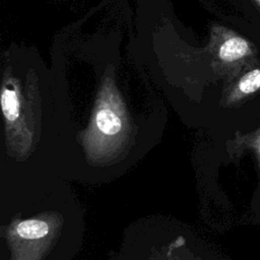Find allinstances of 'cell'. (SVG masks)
<instances>
[{
  "instance_id": "6da1fadb",
  "label": "cell",
  "mask_w": 260,
  "mask_h": 260,
  "mask_svg": "<svg viewBox=\"0 0 260 260\" xmlns=\"http://www.w3.org/2000/svg\"><path fill=\"white\" fill-rule=\"evenodd\" d=\"M132 135L130 117L114 81L106 77L96 95L86 129L79 133L86 157L94 164H108L126 149Z\"/></svg>"
},
{
  "instance_id": "8992f818",
  "label": "cell",
  "mask_w": 260,
  "mask_h": 260,
  "mask_svg": "<svg viewBox=\"0 0 260 260\" xmlns=\"http://www.w3.org/2000/svg\"><path fill=\"white\" fill-rule=\"evenodd\" d=\"M226 151L231 158H239L246 152H252L257 161L260 178V127L247 133L236 131L234 137L226 141Z\"/></svg>"
},
{
  "instance_id": "3957f363",
  "label": "cell",
  "mask_w": 260,
  "mask_h": 260,
  "mask_svg": "<svg viewBox=\"0 0 260 260\" xmlns=\"http://www.w3.org/2000/svg\"><path fill=\"white\" fill-rule=\"evenodd\" d=\"M1 108L5 125V142L7 153L17 160L28 157L38 137L34 113L19 90L18 85L6 80L1 91Z\"/></svg>"
},
{
  "instance_id": "ba28073f",
  "label": "cell",
  "mask_w": 260,
  "mask_h": 260,
  "mask_svg": "<svg viewBox=\"0 0 260 260\" xmlns=\"http://www.w3.org/2000/svg\"><path fill=\"white\" fill-rule=\"evenodd\" d=\"M253 1H254V3L260 8V0H253Z\"/></svg>"
},
{
  "instance_id": "277c9868",
  "label": "cell",
  "mask_w": 260,
  "mask_h": 260,
  "mask_svg": "<svg viewBox=\"0 0 260 260\" xmlns=\"http://www.w3.org/2000/svg\"><path fill=\"white\" fill-rule=\"evenodd\" d=\"M212 48L217 71L229 82L259 62L257 48L243 36L225 27L214 28Z\"/></svg>"
},
{
  "instance_id": "7a4b0ae2",
  "label": "cell",
  "mask_w": 260,
  "mask_h": 260,
  "mask_svg": "<svg viewBox=\"0 0 260 260\" xmlns=\"http://www.w3.org/2000/svg\"><path fill=\"white\" fill-rule=\"evenodd\" d=\"M62 225L63 216L55 211L12 220L5 232L10 260H43L57 242Z\"/></svg>"
},
{
  "instance_id": "52a82bcc",
  "label": "cell",
  "mask_w": 260,
  "mask_h": 260,
  "mask_svg": "<svg viewBox=\"0 0 260 260\" xmlns=\"http://www.w3.org/2000/svg\"><path fill=\"white\" fill-rule=\"evenodd\" d=\"M184 240L182 237L178 238L173 244L170 245L167 251L168 260H199L194 257L188 250H183Z\"/></svg>"
},
{
  "instance_id": "5b68a950",
  "label": "cell",
  "mask_w": 260,
  "mask_h": 260,
  "mask_svg": "<svg viewBox=\"0 0 260 260\" xmlns=\"http://www.w3.org/2000/svg\"><path fill=\"white\" fill-rule=\"evenodd\" d=\"M260 91V61L230 82L223 93V106L235 107Z\"/></svg>"
}]
</instances>
